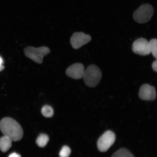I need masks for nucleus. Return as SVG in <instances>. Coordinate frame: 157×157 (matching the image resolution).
Segmentation results:
<instances>
[{"instance_id": "nucleus-1", "label": "nucleus", "mask_w": 157, "mask_h": 157, "mask_svg": "<svg viewBox=\"0 0 157 157\" xmlns=\"http://www.w3.org/2000/svg\"><path fill=\"white\" fill-rule=\"evenodd\" d=\"M0 129L4 136L9 137L12 141L17 142L23 137V130L21 125L11 118L5 117L1 120Z\"/></svg>"}, {"instance_id": "nucleus-2", "label": "nucleus", "mask_w": 157, "mask_h": 157, "mask_svg": "<svg viewBox=\"0 0 157 157\" xmlns=\"http://www.w3.org/2000/svg\"><path fill=\"white\" fill-rule=\"evenodd\" d=\"M102 72L100 68L94 64L90 65L85 70L83 76L86 85L90 87H95L100 83Z\"/></svg>"}, {"instance_id": "nucleus-3", "label": "nucleus", "mask_w": 157, "mask_h": 157, "mask_svg": "<svg viewBox=\"0 0 157 157\" xmlns=\"http://www.w3.org/2000/svg\"><path fill=\"white\" fill-rule=\"evenodd\" d=\"M25 56L33 61L42 64L45 56L50 53V50L48 47L42 46L37 48L33 47H27L24 49Z\"/></svg>"}, {"instance_id": "nucleus-4", "label": "nucleus", "mask_w": 157, "mask_h": 157, "mask_svg": "<svg viewBox=\"0 0 157 157\" xmlns=\"http://www.w3.org/2000/svg\"><path fill=\"white\" fill-rule=\"evenodd\" d=\"M154 13V9L149 4L141 6L133 14V18L136 22L144 23L148 22L151 19Z\"/></svg>"}, {"instance_id": "nucleus-5", "label": "nucleus", "mask_w": 157, "mask_h": 157, "mask_svg": "<svg viewBox=\"0 0 157 157\" xmlns=\"http://www.w3.org/2000/svg\"><path fill=\"white\" fill-rule=\"evenodd\" d=\"M115 133L110 130H108L103 133L98 139L97 147L100 151H107L113 146L116 140Z\"/></svg>"}, {"instance_id": "nucleus-6", "label": "nucleus", "mask_w": 157, "mask_h": 157, "mask_svg": "<svg viewBox=\"0 0 157 157\" xmlns=\"http://www.w3.org/2000/svg\"><path fill=\"white\" fill-rule=\"evenodd\" d=\"M132 50L135 54L141 56H148L151 53L149 42L144 38H139L135 41Z\"/></svg>"}, {"instance_id": "nucleus-7", "label": "nucleus", "mask_w": 157, "mask_h": 157, "mask_svg": "<svg viewBox=\"0 0 157 157\" xmlns=\"http://www.w3.org/2000/svg\"><path fill=\"white\" fill-rule=\"evenodd\" d=\"M91 40L89 35L83 32H76L74 33L70 39V44L72 48L78 49L88 44Z\"/></svg>"}, {"instance_id": "nucleus-8", "label": "nucleus", "mask_w": 157, "mask_h": 157, "mask_svg": "<svg viewBox=\"0 0 157 157\" xmlns=\"http://www.w3.org/2000/svg\"><path fill=\"white\" fill-rule=\"evenodd\" d=\"M139 96L143 101H154L156 98L155 88L148 84H143L139 90Z\"/></svg>"}, {"instance_id": "nucleus-9", "label": "nucleus", "mask_w": 157, "mask_h": 157, "mask_svg": "<svg viewBox=\"0 0 157 157\" xmlns=\"http://www.w3.org/2000/svg\"><path fill=\"white\" fill-rule=\"evenodd\" d=\"M85 68L81 63H76L71 65L67 69L66 74L68 77L75 79L83 78Z\"/></svg>"}, {"instance_id": "nucleus-10", "label": "nucleus", "mask_w": 157, "mask_h": 157, "mask_svg": "<svg viewBox=\"0 0 157 157\" xmlns=\"http://www.w3.org/2000/svg\"><path fill=\"white\" fill-rule=\"evenodd\" d=\"M12 141L9 137L4 136L0 138V150L2 152H6L8 151L12 146Z\"/></svg>"}, {"instance_id": "nucleus-11", "label": "nucleus", "mask_w": 157, "mask_h": 157, "mask_svg": "<svg viewBox=\"0 0 157 157\" xmlns=\"http://www.w3.org/2000/svg\"><path fill=\"white\" fill-rule=\"evenodd\" d=\"M111 157H135L128 150L125 148L119 149Z\"/></svg>"}, {"instance_id": "nucleus-12", "label": "nucleus", "mask_w": 157, "mask_h": 157, "mask_svg": "<svg viewBox=\"0 0 157 157\" xmlns=\"http://www.w3.org/2000/svg\"><path fill=\"white\" fill-rule=\"evenodd\" d=\"M49 137L46 134H41L37 138L36 143L39 147H44L48 144Z\"/></svg>"}, {"instance_id": "nucleus-13", "label": "nucleus", "mask_w": 157, "mask_h": 157, "mask_svg": "<svg viewBox=\"0 0 157 157\" xmlns=\"http://www.w3.org/2000/svg\"><path fill=\"white\" fill-rule=\"evenodd\" d=\"M42 113L44 117H50L53 116L54 112L52 108L48 105H45L42 109Z\"/></svg>"}, {"instance_id": "nucleus-14", "label": "nucleus", "mask_w": 157, "mask_h": 157, "mask_svg": "<svg viewBox=\"0 0 157 157\" xmlns=\"http://www.w3.org/2000/svg\"><path fill=\"white\" fill-rule=\"evenodd\" d=\"M149 44H150V47L151 53L154 56V57L156 59L157 58V40L156 39H152L151 40L150 42H149Z\"/></svg>"}, {"instance_id": "nucleus-15", "label": "nucleus", "mask_w": 157, "mask_h": 157, "mask_svg": "<svg viewBox=\"0 0 157 157\" xmlns=\"http://www.w3.org/2000/svg\"><path fill=\"white\" fill-rule=\"evenodd\" d=\"M71 153V150L69 147L64 146L62 147L59 153L60 157H68Z\"/></svg>"}, {"instance_id": "nucleus-16", "label": "nucleus", "mask_w": 157, "mask_h": 157, "mask_svg": "<svg viewBox=\"0 0 157 157\" xmlns=\"http://www.w3.org/2000/svg\"><path fill=\"white\" fill-rule=\"evenodd\" d=\"M152 68L153 70H154V71L155 72H157V61L156 60L154 61V62H153L152 65Z\"/></svg>"}, {"instance_id": "nucleus-17", "label": "nucleus", "mask_w": 157, "mask_h": 157, "mask_svg": "<svg viewBox=\"0 0 157 157\" xmlns=\"http://www.w3.org/2000/svg\"><path fill=\"white\" fill-rule=\"evenodd\" d=\"M3 60L2 58L0 56V71L3 70L4 68V66L3 65Z\"/></svg>"}, {"instance_id": "nucleus-18", "label": "nucleus", "mask_w": 157, "mask_h": 157, "mask_svg": "<svg viewBox=\"0 0 157 157\" xmlns=\"http://www.w3.org/2000/svg\"><path fill=\"white\" fill-rule=\"evenodd\" d=\"M9 157H21L20 155L15 152L12 153L10 155Z\"/></svg>"}]
</instances>
